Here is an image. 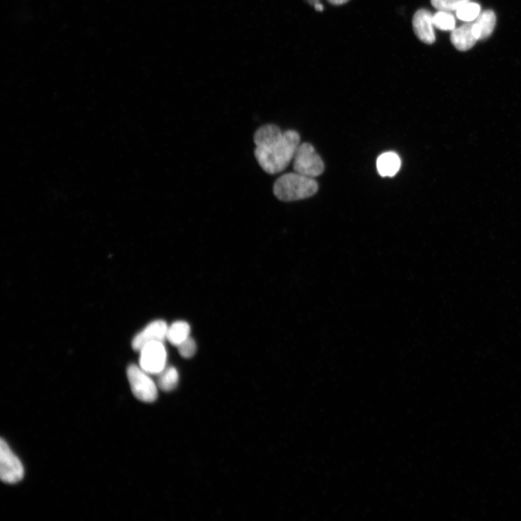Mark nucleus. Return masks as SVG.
<instances>
[{"label":"nucleus","instance_id":"obj_11","mask_svg":"<svg viewBox=\"0 0 521 521\" xmlns=\"http://www.w3.org/2000/svg\"><path fill=\"white\" fill-rule=\"evenodd\" d=\"M496 25V15L491 10L480 13L473 22V33L478 40L487 39L492 34Z\"/></svg>","mask_w":521,"mask_h":521},{"label":"nucleus","instance_id":"obj_9","mask_svg":"<svg viewBox=\"0 0 521 521\" xmlns=\"http://www.w3.org/2000/svg\"><path fill=\"white\" fill-rule=\"evenodd\" d=\"M450 39L454 47L461 52L471 49L478 41V39L473 33V24L470 22L453 30L450 36Z\"/></svg>","mask_w":521,"mask_h":521},{"label":"nucleus","instance_id":"obj_17","mask_svg":"<svg viewBox=\"0 0 521 521\" xmlns=\"http://www.w3.org/2000/svg\"><path fill=\"white\" fill-rule=\"evenodd\" d=\"M177 348L180 356L185 358L193 357L196 351V342L190 337L184 342L180 344Z\"/></svg>","mask_w":521,"mask_h":521},{"label":"nucleus","instance_id":"obj_14","mask_svg":"<svg viewBox=\"0 0 521 521\" xmlns=\"http://www.w3.org/2000/svg\"><path fill=\"white\" fill-rule=\"evenodd\" d=\"M435 28L442 31H453L456 29V20L449 12L439 11L433 15Z\"/></svg>","mask_w":521,"mask_h":521},{"label":"nucleus","instance_id":"obj_2","mask_svg":"<svg viewBox=\"0 0 521 521\" xmlns=\"http://www.w3.org/2000/svg\"><path fill=\"white\" fill-rule=\"evenodd\" d=\"M317 191L318 184L313 177L296 172L280 176L273 187L274 194L277 198L285 202L311 197Z\"/></svg>","mask_w":521,"mask_h":521},{"label":"nucleus","instance_id":"obj_19","mask_svg":"<svg viewBox=\"0 0 521 521\" xmlns=\"http://www.w3.org/2000/svg\"><path fill=\"white\" fill-rule=\"evenodd\" d=\"M314 7H315V9H316V10L317 11H323L324 10V8H323V5H322V4H320V3H319V4H316V5L314 6Z\"/></svg>","mask_w":521,"mask_h":521},{"label":"nucleus","instance_id":"obj_12","mask_svg":"<svg viewBox=\"0 0 521 521\" xmlns=\"http://www.w3.org/2000/svg\"><path fill=\"white\" fill-rule=\"evenodd\" d=\"M191 327L184 321L174 323L168 327L167 339L173 346H178L190 337Z\"/></svg>","mask_w":521,"mask_h":521},{"label":"nucleus","instance_id":"obj_7","mask_svg":"<svg viewBox=\"0 0 521 521\" xmlns=\"http://www.w3.org/2000/svg\"><path fill=\"white\" fill-rule=\"evenodd\" d=\"M168 327L167 323L163 320H156L150 323L135 337L132 344L133 349L140 351L148 344L163 342L167 339Z\"/></svg>","mask_w":521,"mask_h":521},{"label":"nucleus","instance_id":"obj_15","mask_svg":"<svg viewBox=\"0 0 521 521\" xmlns=\"http://www.w3.org/2000/svg\"><path fill=\"white\" fill-rule=\"evenodd\" d=\"M481 13V7L478 4L467 3L462 6L457 11L459 19L465 22H471L477 20Z\"/></svg>","mask_w":521,"mask_h":521},{"label":"nucleus","instance_id":"obj_6","mask_svg":"<svg viewBox=\"0 0 521 521\" xmlns=\"http://www.w3.org/2000/svg\"><path fill=\"white\" fill-rule=\"evenodd\" d=\"M163 342H152L141 351L140 367L151 374H160L165 369L167 351Z\"/></svg>","mask_w":521,"mask_h":521},{"label":"nucleus","instance_id":"obj_18","mask_svg":"<svg viewBox=\"0 0 521 521\" xmlns=\"http://www.w3.org/2000/svg\"><path fill=\"white\" fill-rule=\"evenodd\" d=\"M349 0H328V2L334 6H341L348 3Z\"/></svg>","mask_w":521,"mask_h":521},{"label":"nucleus","instance_id":"obj_4","mask_svg":"<svg viewBox=\"0 0 521 521\" xmlns=\"http://www.w3.org/2000/svg\"><path fill=\"white\" fill-rule=\"evenodd\" d=\"M127 373L131 391L135 398L145 402H152L156 400L157 388L147 372L141 367L130 365Z\"/></svg>","mask_w":521,"mask_h":521},{"label":"nucleus","instance_id":"obj_10","mask_svg":"<svg viewBox=\"0 0 521 521\" xmlns=\"http://www.w3.org/2000/svg\"><path fill=\"white\" fill-rule=\"evenodd\" d=\"M401 167L400 156L395 152L389 151L381 154L377 161V168L382 177L395 176Z\"/></svg>","mask_w":521,"mask_h":521},{"label":"nucleus","instance_id":"obj_1","mask_svg":"<svg viewBox=\"0 0 521 521\" xmlns=\"http://www.w3.org/2000/svg\"><path fill=\"white\" fill-rule=\"evenodd\" d=\"M254 142L259 165L265 172L276 175L285 170L293 160L301 137L296 130L283 132L276 125L266 124L256 131Z\"/></svg>","mask_w":521,"mask_h":521},{"label":"nucleus","instance_id":"obj_16","mask_svg":"<svg viewBox=\"0 0 521 521\" xmlns=\"http://www.w3.org/2000/svg\"><path fill=\"white\" fill-rule=\"evenodd\" d=\"M470 0H431L432 5L439 11H457Z\"/></svg>","mask_w":521,"mask_h":521},{"label":"nucleus","instance_id":"obj_8","mask_svg":"<svg viewBox=\"0 0 521 521\" xmlns=\"http://www.w3.org/2000/svg\"><path fill=\"white\" fill-rule=\"evenodd\" d=\"M433 15L425 9L418 11L413 18V28L417 36L424 43L432 44L436 40Z\"/></svg>","mask_w":521,"mask_h":521},{"label":"nucleus","instance_id":"obj_3","mask_svg":"<svg viewBox=\"0 0 521 521\" xmlns=\"http://www.w3.org/2000/svg\"><path fill=\"white\" fill-rule=\"evenodd\" d=\"M293 170L297 173L316 177L321 175L325 165L320 156L308 143L300 144L293 158Z\"/></svg>","mask_w":521,"mask_h":521},{"label":"nucleus","instance_id":"obj_5","mask_svg":"<svg viewBox=\"0 0 521 521\" xmlns=\"http://www.w3.org/2000/svg\"><path fill=\"white\" fill-rule=\"evenodd\" d=\"M25 469L20 461L4 440L0 444V477L4 482L16 484L24 478Z\"/></svg>","mask_w":521,"mask_h":521},{"label":"nucleus","instance_id":"obj_13","mask_svg":"<svg viewBox=\"0 0 521 521\" xmlns=\"http://www.w3.org/2000/svg\"><path fill=\"white\" fill-rule=\"evenodd\" d=\"M160 374L158 386H160L161 390L165 392H170L177 387L179 381V374L175 368L171 367L165 369Z\"/></svg>","mask_w":521,"mask_h":521}]
</instances>
